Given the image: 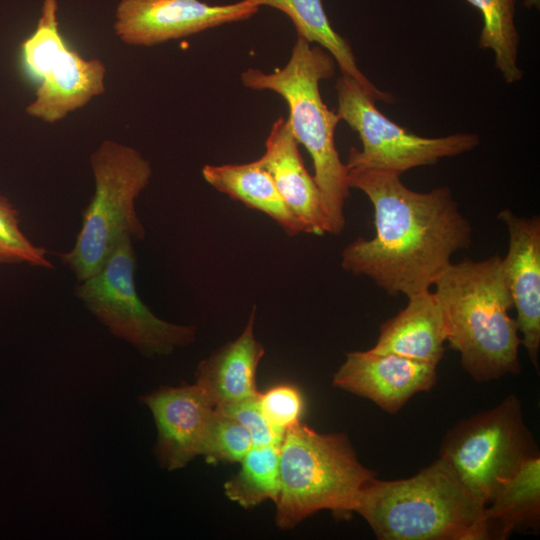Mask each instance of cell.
<instances>
[{
    "label": "cell",
    "instance_id": "cell-1",
    "mask_svg": "<svg viewBox=\"0 0 540 540\" xmlns=\"http://www.w3.org/2000/svg\"><path fill=\"white\" fill-rule=\"evenodd\" d=\"M347 181L372 203L375 236L348 244L341 266L387 294L409 297L430 290L453 254L472 244V226L449 187L417 192L394 172L352 167Z\"/></svg>",
    "mask_w": 540,
    "mask_h": 540
},
{
    "label": "cell",
    "instance_id": "cell-2",
    "mask_svg": "<svg viewBox=\"0 0 540 540\" xmlns=\"http://www.w3.org/2000/svg\"><path fill=\"white\" fill-rule=\"evenodd\" d=\"M447 341L478 382L521 371V338L506 285L502 257L451 262L434 282Z\"/></svg>",
    "mask_w": 540,
    "mask_h": 540
},
{
    "label": "cell",
    "instance_id": "cell-3",
    "mask_svg": "<svg viewBox=\"0 0 540 540\" xmlns=\"http://www.w3.org/2000/svg\"><path fill=\"white\" fill-rule=\"evenodd\" d=\"M354 512L380 540L491 539L486 505L441 457L410 478H373Z\"/></svg>",
    "mask_w": 540,
    "mask_h": 540
},
{
    "label": "cell",
    "instance_id": "cell-4",
    "mask_svg": "<svg viewBox=\"0 0 540 540\" xmlns=\"http://www.w3.org/2000/svg\"><path fill=\"white\" fill-rule=\"evenodd\" d=\"M335 60L324 48L298 37L287 64L266 73L249 68L241 75L247 88L280 95L289 109L293 135L313 160L314 180L320 191L329 232L339 235L345 227L344 207L349 196L347 167L335 145V129L341 121L320 93L321 80L335 73Z\"/></svg>",
    "mask_w": 540,
    "mask_h": 540
},
{
    "label": "cell",
    "instance_id": "cell-5",
    "mask_svg": "<svg viewBox=\"0 0 540 540\" xmlns=\"http://www.w3.org/2000/svg\"><path fill=\"white\" fill-rule=\"evenodd\" d=\"M375 477L345 433H319L300 421L285 431L279 446L276 525L291 529L325 509L350 514Z\"/></svg>",
    "mask_w": 540,
    "mask_h": 540
},
{
    "label": "cell",
    "instance_id": "cell-6",
    "mask_svg": "<svg viewBox=\"0 0 540 540\" xmlns=\"http://www.w3.org/2000/svg\"><path fill=\"white\" fill-rule=\"evenodd\" d=\"M90 163L95 192L83 211L74 246L59 255L78 282L95 275L123 240L145 237L135 201L152 176L140 152L112 140L101 143Z\"/></svg>",
    "mask_w": 540,
    "mask_h": 540
},
{
    "label": "cell",
    "instance_id": "cell-7",
    "mask_svg": "<svg viewBox=\"0 0 540 540\" xmlns=\"http://www.w3.org/2000/svg\"><path fill=\"white\" fill-rule=\"evenodd\" d=\"M539 454L519 398L510 394L490 410L463 419L444 436L440 457L484 505L522 462Z\"/></svg>",
    "mask_w": 540,
    "mask_h": 540
},
{
    "label": "cell",
    "instance_id": "cell-8",
    "mask_svg": "<svg viewBox=\"0 0 540 540\" xmlns=\"http://www.w3.org/2000/svg\"><path fill=\"white\" fill-rule=\"evenodd\" d=\"M337 114L356 131L362 149L351 147L346 166L404 172L473 150L480 144L475 133L460 132L428 138L412 133L381 113L376 100L352 77L337 79Z\"/></svg>",
    "mask_w": 540,
    "mask_h": 540
},
{
    "label": "cell",
    "instance_id": "cell-9",
    "mask_svg": "<svg viewBox=\"0 0 540 540\" xmlns=\"http://www.w3.org/2000/svg\"><path fill=\"white\" fill-rule=\"evenodd\" d=\"M135 269L133 241L125 239L95 275L78 282L75 295L112 335L146 356L168 355L193 343L194 326L163 320L143 303Z\"/></svg>",
    "mask_w": 540,
    "mask_h": 540
},
{
    "label": "cell",
    "instance_id": "cell-10",
    "mask_svg": "<svg viewBox=\"0 0 540 540\" xmlns=\"http://www.w3.org/2000/svg\"><path fill=\"white\" fill-rule=\"evenodd\" d=\"M27 68L41 83L26 113L56 123L105 91L106 68L99 59H84L59 32L57 0H44L35 31L22 43Z\"/></svg>",
    "mask_w": 540,
    "mask_h": 540
},
{
    "label": "cell",
    "instance_id": "cell-11",
    "mask_svg": "<svg viewBox=\"0 0 540 540\" xmlns=\"http://www.w3.org/2000/svg\"><path fill=\"white\" fill-rule=\"evenodd\" d=\"M258 10L249 0L223 5L200 0H121L114 30L128 45L153 46L247 20Z\"/></svg>",
    "mask_w": 540,
    "mask_h": 540
},
{
    "label": "cell",
    "instance_id": "cell-12",
    "mask_svg": "<svg viewBox=\"0 0 540 540\" xmlns=\"http://www.w3.org/2000/svg\"><path fill=\"white\" fill-rule=\"evenodd\" d=\"M157 429L154 448L158 464L173 471L202 453L215 407L196 384L161 386L141 397Z\"/></svg>",
    "mask_w": 540,
    "mask_h": 540
},
{
    "label": "cell",
    "instance_id": "cell-13",
    "mask_svg": "<svg viewBox=\"0 0 540 540\" xmlns=\"http://www.w3.org/2000/svg\"><path fill=\"white\" fill-rule=\"evenodd\" d=\"M437 365L370 350L346 353L333 376L334 387L367 398L389 413L399 411L416 393L436 383Z\"/></svg>",
    "mask_w": 540,
    "mask_h": 540
},
{
    "label": "cell",
    "instance_id": "cell-14",
    "mask_svg": "<svg viewBox=\"0 0 540 540\" xmlns=\"http://www.w3.org/2000/svg\"><path fill=\"white\" fill-rule=\"evenodd\" d=\"M509 234L502 258L506 285L516 310L521 344L539 370L540 350V217L517 216L510 209L498 214Z\"/></svg>",
    "mask_w": 540,
    "mask_h": 540
},
{
    "label": "cell",
    "instance_id": "cell-15",
    "mask_svg": "<svg viewBox=\"0 0 540 540\" xmlns=\"http://www.w3.org/2000/svg\"><path fill=\"white\" fill-rule=\"evenodd\" d=\"M299 143L287 119L278 118L265 142L259 164L272 176L282 198L299 220L303 232H329L322 198L314 177L305 168Z\"/></svg>",
    "mask_w": 540,
    "mask_h": 540
},
{
    "label": "cell",
    "instance_id": "cell-16",
    "mask_svg": "<svg viewBox=\"0 0 540 540\" xmlns=\"http://www.w3.org/2000/svg\"><path fill=\"white\" fill-rule=\"evenodd\" d=\"M407 298V305L381 324L379 337L369 350L438 365L447 341L441 305L431 290Z\"/></svg>",
    "mask_w": 540,
    "mask_h": 540
},
{
    "label": "cell",
    "instance_id": "cell-17",
    "mask_svg": "<svg viewBox=\"0 0 540 540\" xmlns=\"http://www.w3.org/2000/svg\"><path fill=\"white\" fill-rule=\"evenodd\" d=\"M255 308L242 333L202 360L195 372L196 384L215 408L259 393L256 371L265 350L254 334Z\"/></svg>",
    "mask_w": 540,
    "mask_h": 540
},
{
    "label": "cell",
    "instance_id": "cell-18",
    "mask_svg": "<svg viewBox=\"0 0 540 540\" xmlns=\"http://www.w3.org/2000/svg\"><path fill=\"white\" fill-rule=\"evenodd\" d=\"M202 175L219 192L271 217L288 235L303 232L272 176L258 160L243 164H207L202 168Z\"/></svg>",
    "mask_w": 540,
    "mask_h": 540
},
{
    "label": "cell",
    "instance_id": "cell-19",
    "mask_svg": "<svg viewBox=\"0 0 540 540\" xmlns=\"http://www.w3.org/2000/svg\"><path fill=\"white\" fill-rule=\"evenodd\" d=\"M491 539H506L512 532L539 529L540 455L525 459L495 491L486 506Z\"/></svg>",
    "mask_w": 540,
    "mask_h": 540
},
{
    "label": "cell",
    "instance_id": "cell-20",
    "mask_svg": "<svg viewBox=\"0 0 540 540\" xmlns=\"http://www.w3.org/2000/svg\"><path fill=\"white\" fill-rule=\"evenodd\" d=\"M249 1L258 7L269 6L286 14L293 22L297 36L330 53L342 74L355 79L376 101H394L392 94L378 89L360 70L350 43L334 30L321 0Z\"/></svg>",
    "mask_w": 540,
    "mask_h": 540
},
{
    "label": "cell",
    "instance_id": "cell-21",
    "mask_svg": "<svg viewBox=\"0 0 540 540\" xmlns=\"http://www.w3.org/2000/svg\"><path fill=\"white\" fill-rule=\"evenodd\" d=\"M479 10L483 26L478 47L494 54L495 68L506 84L522 80L523 70L518 65L520 35L515 25L516 0H465Z\"/></svg>",
    "mask_w": 540,
    "mask_h": 540
},
{
    "label": "cell",
    "instance_id": "cell-22",
    "mask_svg": "<svg viewBox=\"0 0 540 540\" xmlns=\"http://www.w3.org/2000/svg\"><path fill=\"white\" fill-rule=\"evenodd\" d=\"M279 445L253 446L240 461L241 468L224 484L228 499L252 508L271 499L279 491Z\"/></svg>",
    "mask_w": 540,
    "mask_h": 540
},
{
    "label": "cell",
    "instance_id": "cell-23",
    "mask_svg": "<svg viewBox=\"0 0 540 540\" xmlns=\"http://www.w3.org/2000/svg\"><path fill=\"white\" fill-rule=\"evenodd\" d=\"M19 212L0 195V264H27L54 269L44 247L33 244L20 228Z\"/></svg>",
    "mask_w": 540,
    "mask_h": 540
},
{
    "label": "cell",
    "instance_id": "cell-24",
    "mask_svg": "<svg viewBox=\"0 0 540 540\" xmlns=\"http://www.w3.org/2000/svg\"><path fill=\"white\" fill-rule=\"evenodd\" d=\"M252 447L249 431L233 417L215 409L201 455L209 462H240Z\"/></svg>",
    "mask_w": 540,
    "mask_h": 540
},
{
    "label": "cell",
    "instance_id": "cell-25",
    "mask_svg": "<svg viewBox=\"0 0 540 540\" xmlns=\"http://www.w3.org/2000/svg\"><path fill=\"white\" fill-rule=\"evenodd\" d=\"M259 403L270 425L282 434L300 422L304 410L301 392L291 385H277L260 393Z\"/></svg>",
    "mask_w": 540,
    "mask_h": 540
},
{
    "label": "cell",
    "instance_id": "cell-26",
    "mask_svg": "<svg viewBox=\"0 0 540 540\" xmlns=\"http://www.w3.org/2000/svg\"><path fill=\"white\" fill-rule=\"evenodd\" d=\"M259 394L260 392L215 409L239 421L249 431L253 446L279 445L284 434L274 429L264 416L259 403Z\"/></svg>",
    "mask_w": 540,
    "mask_h": 540
},
{
    "label": "cell",
    "instance_id": "cell-27",
    "mask_svg": "<svg viewBox=\"0 0 540 540\" xmlns=\"http://www.w3.org/2000/svg\"><path fill=\"white\" fill-rule=\"evenodd\" d=\"M523 5H524L527 9L535 8V9H538V10H539V7H540V0H523Z\"/></svg>",
    "mask_w": 540,
    "mask_h": 540
}]
</instances>
